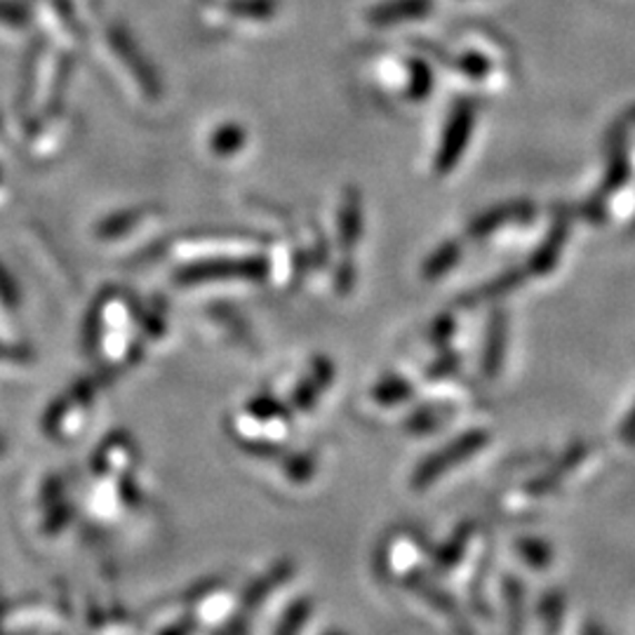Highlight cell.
Here are the masks:
<instances>
[{"label":"cell","mask_w":635,"mask_h":635,"mask_svg":"<svg viewBox=\"0 0 635 635\" xmlns=\"http://www.w3.org/2000/svg\"><path fill=\"white\" fill-rule=\"evenodd\" d=\"M476 113H478V105L470 99L459 101L455 111L449 113L445 132H443V141H440L438 160H436V168L440 175L453 172L457 168V162L462 160V156L468 147V139H470V135H474Z\"/></svg>","instance_id":"cell-1"},{"label":"cell","mask_w":635,"mask_h":635,"mask_svg":"<svg viewBox=\"0 0 635 635\" xmlns=\"http://www.w3.org/2000/svg\"><path fill=\"white\" fill-rule=\"evenodd\" d=\"M489 443V434L487 431H480V428H476V431H468L464 434L462 438H457L453 445L440 449V453L436 457L428 459L426 466L419 468V474H417V483L419 485H431L436 483L440 476L449 474V470H455L457 466H462L464 462H468L470 457H476L480 449H485Z\"/></svg>","instance_id":"cell-2"},{"label":"cell","mask_w":635,"mask_h":635,"mask_svg":"<svg viewBox=\"0 0 635 635\" xmlns=\"http://www.w3.org/2000/svg\"><path fill=\"white\" fill-rule=\"evenodd\" d=\"M483 544H485V537H483L480 525L466 523L455 532V537L449 539V544L438 553L436 567L440 572H447V575L455 582H462V572L464 569L468 572L470 567H474V560H476L474 556H478Z\"/></svg>","instance_id":"cell-3"},{"label":"cell","mask_w":635,"mask_h":635,"mask_svg":"<svg viewBox=\"0 0 635 635\" xmlns=\"http://www.w3.org/2000/svg\"><path fill=\"white\" fill-rule=\"evenodd\" d=\"M535 212H537L535 202H529V200H508V202L495 205V208L478 215L474 221L468 224V236L476 240L487 238L504 227H510V224L529 221L532 217H535Z\"/></svg>","instance_id":"cell-4"},{"label":"cell","mask_w":635,"mask_h":635,"mask_svg":"<svg viewBox=\"0 0 635 635\" xmlns=\"http://www.w3.org/2000/svg\"><path fill=\"white\" fill-rule=\"evenodd\" d=\"M598 462H601L598 447H593L588 443H577L572 445L563 455V459H558V464L548 470V476L563 489V485L575 483V478L593 474V468L598 466Z\"/></svg>","instance_id":"cell-5"},{"label":"cell","mask_w":635,"mask_h":635,"mask_svg":"<svg viewBox=\"0 0 635 635\" xmlns=\"http://www.w3.org/2000/svg\"><path fill=\"white\" fill-rule=\"evenodd\" d=\"M567 219H556V224H553V229L548 231L546 240L539 245V248L535 250V255L529 257L527 261V274L529 276H537V278H544L548 276L553 269H556L558 261H560V255H563V248H565V240H567Z\"/></svg>","instance_id":"cell-6"},{"label":"cell","mask_w":635,"mask_h":635,"mask_svg":"<svg viewBox=\"0 0 635 635\" xmlns=\"http://www.w3.org/2000/svg\"><path fill=\"white\" fill-rule=\"evenodd\" d=\"M506 339H508V320L502 309H495L489 318V327L485 335V351H483V375L487 379H497L506 358Z\"/></svg>","instance_id":"cell-7"},{"label":"cell","mask_w":635,"mask_h":635,"mask_svg":"<svg viewBox=\"0 0 635 635\" xmlns=\"http://www.w3.org/2000/svg\"><path fill=\"white\" fill-rule=\"evenodd\" d=\"M537 617L542 622L544 635H563L565 617H567V603H565L563 593L558 591L546 593L537 607Z\"/></svg>","instance_id":"cell-8"},{"label":"cell","mask_w":635,"mask_h":635,"mask_svg":"<svg viewBox=\"0 0 635 635\" xmlns=\"http://www.w3.org/2000/svg\"><path fill=\"white\" fill-rule=\"evenodd\" d=\"M516 553H518V558L529 567V569H537V572H544L553 565V558H556V553H553V546L542 539V537H532V535H525V537H518L516 542Z\"/></svg>","instance_id":"cell-9"},{"label":"cell","mask_w":635,"mask_h":635,"mask_svg":"<svg viewBox=\"0 0 635 635\" xmlns=\"http://www.w3.org/2000/svg\"><path fill=\"white\" fill-rule=\"evenodd\" d=\"M462 257V245L459 242H445L440 245V248L431 255V259H428L424 264V278L428 280H436L440 276H445L447 271H453L457 261Z\"/></svg>","instance_id":"cell-10"},{"label":"cell","mask_w":635,"mask_h":635,"mask_svg":"<svg viewBox=\"0 0 635 635\" xmlns=\"http://www.w3.org/2000/svg\"><path fill=\"white\" fill-rule=\"evenodd\" d=\"M525 274L523 269H514V271H506L504 276L495 278L492 282H487L485 288H480L476 295H470V297H464V304H476V301H483V299H495V297H502L506 292H510L514 288H518V285L525 280Z\"/></svg>","instance_id":"cell-11"},{"label":"cell","mask_w":635,"mask_h":635,"mask_svg":"<svg viewBox=\"0 0 635 635\" xmlns=\"http://www.w3.org/2000/svg\"><path fill=\"white\" fill-rule=\"evenodd\" d=\"M428 10H431V0H398V3L386 6L377 19L379 22H398V19L424 17Z\"/></svg>","instance_id":"cell-12"},{"label":"cell","mask_w":635,"mask_h":635,"mask_svg":"<svg viewBox=\"0 0 635 635\" xmlns=\"http://www.w3.org/2000/svg\"><path fill=\"white\" fill-rule=\"evenodd\" d=\"M631 175V168H628V158L624 151H614L612 160H609V168H607V175H605V187H603V194H612V191H619L626 179Z\"/></svg>","instance_id":"cell-13"},{"label":"cell","mask_w":635,"mask_h":635,"mask_svg":"<svg viewBox=\"0 0 635 635\" xmlns=\"http://www.w3.org/2000/svg\"><path fill=\"white\" fill-rule=\"evenodd\" d=\"M504 603L510 609L508 612L510 626L518 628L520 622H523V603H525V598H523V593H520V584L516 579H506L504 582Z\"/></svg>","instance_id":"cell-14"},{"label":"cell","mask_w":635,"mask_h":635,"mask_svg":"<svg viewBox=\"0 0 635 635\" xmlns=\"http://www.w3.org/2000/svg\"><path fill=\"white\" fill-rule=\"evenodd\" d=\"M457 69L468 76V78H474V80H480L489 73V59L478 54V52H466L459 61H457Z\"/></svg>","instance_id":"cell-15"},{"label":"cell","mask_w":635,"mask_h":635,"mask_svg":"<svg viewBox=\"0 0 635 635\" xmlns=\"http://www.w3.org/2000/svg\"><path fill=\"white\" fill-rule=\"evenodd\" d=\"M619 440H622L626 447L635 449V403H633V407L628 409V415L624 417V421H622V426H619Z\"/></svg>","instance_id":"cell-16"},{"label":"cell","mask_w":635,"mask_h":635,"mask_svg":"<svg viewBox=\"0 0 635 635\" xmlns=\"http://www.w3.org/2000/svg\"><path fill=\"white\" fill-rule=\"evenodd\" d=\"M584 635H609V633L601 624H586L584 626Z\"/></svg>","instance_id":"cell-17"}]
</instances>
